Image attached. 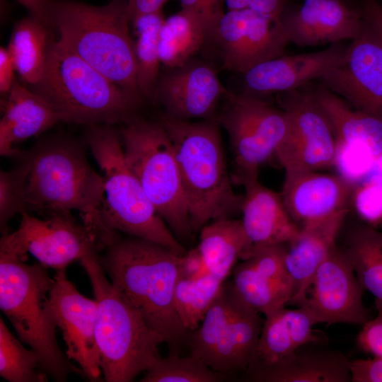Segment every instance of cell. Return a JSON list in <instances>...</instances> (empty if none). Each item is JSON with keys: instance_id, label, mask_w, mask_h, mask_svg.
Returning <instances> with one entry per match:
<instances>
[{"instance_id": "8d00e7d4", "label": "cell", "mask_w": 382, "mask_h": 382, "mask_svg": "<svg viewBox=\"0 0 382 382\" xmlns=\"http://www.w3.org/2000/svg\"><path fill=\"white\" fill-rule=\"evenodd\" d=\"M217 372L197 357L170 354L161 357L145 372L141 382H217L223 378Z\"/></svg>"}, {"instance_id": "f907efd6", "label": "cell", "mask_w": 382, "mask_h": 382, "mask_svg": "<svg viewBox=\"0 0 382 382\" xmlns=\"http://www.w3.org/2000/svg\"><path fill=\"white\" fill-rule=\"evenodd\" d=\"M228 10H240L248 8L249 0H223Z\"/></svg>"}, {"instance_id": "f546056e", "label": "cell", "mask_w": 382, "mask_h": 382, "mask_svg": "<svg viewBox=\"0 0 382 382\" xmlns=\"http://www.w3.org/2000/svg\"><path fill=\"white\" fill-rule=\"evenodd\" d=\"M207 40L202 19L181 8L165 18L160 29L158 53L161 64L166 69L183 65L194 57Z\"/></svg>"}, {"instance_id": "60d3db41", "label": "cell", "mask_w": 382, "mask_h": 382, "mask_svg": "<svg viewBox=\"0 0 382 382\" xmlns=\"http://www.w3.org/2000/svg\"><path fill=\"white\" fill-rule=\"evenodd\" d=\"M376 309L377 316L363 325L357 345L361 350L382 358V308Z\"/></svg>"}, {"instance_id": "7bdbcfd3", "label": "cell", "mask_w": 382, "mask_h": 382, "mask_svg": "<svg viewBox=\"0 0 382 382\" xmlns=\"http://www.w3.org/2000/svg\"><path fill=\"white\" fill-rule=\"evenodd\" d=\"M349 371L352 382H382V358L349 361Z\"/></svg>"}, {"instance_id": "1f68e13d", "label": "cell", "mask_w": 382, "mask_h": 382, "mask_svg": "<svg viewBox=\"0 0 382 382\" xmlns=\"http://www.w3.org/2000/svg\"><path fill=\"white\" fill-rule=\"evenodd\" d=\"M232 272L231 282L238 297L265 317L285 307L292 298L291 285L261 274L248 260L236 265Z\"/></svg>"}, {"instance_id": "c3c4849f", "label": "cell", "mask_w": 382, "mask_h": 382, "mask_svg": "<svg viewBox=\"0 0 382 382\" xmlns=\"http://www.w3.org/2000/svg\"><path fill=\"white\" fill-rule=\"evenodd\" d=\"M131 21L140 15L162 10L168 0H127Z\"/></svg>"}, {"instance_id": "e575fe53", "label": "cell", "mask_w": 382, "mask_h": 382, "mask_svg": "<svg viewBox=\"0 0 382 382\" xmlns=\"http://www.w3.org/2000/svg\"><path fill=\"white\" fill-rule=\"evenodd\" d=\"M224 282L209 274L197 279L180 278L175 290V308L183 325L189 332L199 328L220 294Z\"/></svg>"}, {"instance_id": "3957f363", "label": "cell", "mask_w": 382, "mask_h": 382, "mask_svg": "<svg viewBox=\"0 0 382 382\" xmlns=\"http://www.w3.org/2000/svg\"><path fill=\"white\" fill-rule=\"evenodd\" d=\"M18 156L28 168L27 211L43 216L78 211L98 238L104 180L90 165L82 145L70 137L54 136Z\"/></svg>"}, {"instance_id": "44dd1931", "label": "cell", "mask_w": 382, "mask_h": 382, "mask_svg": "<svg viewBox=\"0 0 382 382\" xmlns=\"http://www.w3.org/2000/svg\"><path fill=\"white\" fill-rule=\"evenodd\" d=\"M244 187L240 211L247 246L242 260L265 247L287 244L300 227L288 213L280 194L265 187L258 178L241 183Z\"/></svg>"}, {"instance_id": "7402d4cb", "label": "cell", "mask_w": 382, "mask_h": 382, "mask_svg": "<svg viewBox=\"0 0 382 382\" xmlns=\"http://www.w3.org/2000/svg\"><path fill=\"white\" fill-rule=\"evenodd\" d=\"M347 212L343 210L301 227L296 237L286 244L285 266L293 286L289 303L299 306L305 301L316 272L336 247Z\"/></svg>"}, {"instance_id": "83f0119b", "label": "cell", "mask_w": 382, "mask_h": 382, "mask_svg": "<svg viewBox=\"0 0 382 382\" xmlns=\"http://www.w3.org/2000/svg\"><path fill=\"white\" fill-rule=\"evenodd\" d=\"M247 240L241 220L232 218L209 222L199 231L197 246L209 274L225 282L243 258Z\"/></svg>"}, {"instance_id": "f1b7e54d", "label": "cell", "mask_w": 382, "mask_h": 382, "mask_svg": "<svg viewBox=\"0 0 382 382\" xmlns=\"http://www.w3.org/2000/svg\"><path fill=\"white\" fill-rule=\"evenodd\" d=\"M45 24L28 16L14 25L7 50L16 71L26 83L33 86L42 76L52 40Z\"/></svg>"}, {"instance_id": "4dcf8cb0", "label": "cell", "mask_w": 382, "mask_h": 382, "mask_svg": "<svg viewBox=\"0 0 382 382\" xmlns=\"http://www.w3.org/2000/svg\"><path fill=\"white\" fill-rule=\"evenodd\" d=\"M363 289L382 308V233L371 226L354 228L344 250Z\"/></svg>"}, {"instance_id": "b9f144b4", "label": "cell", "mask_w": 382, "mask_h": 382, "mask_svg": "<svg viewBox=\"0 0 382 382\" xmlns=\"http://www.w3.org/2000/svg\"><path fill=\"white\" fill-rule=\"evenodd\" d=\"M181 8L190 11L204 21L209 40L218 19L223 14V0H179Z\"/></svg>"}, {"instance_id": "4316f807", "label": "cell", "mask_w": 382, "mask_h": 382, "mask_svg": "<svg viewBox=\"0 0 382 382\" xmlns=\"http://www.w3.org/2000/svg\"><path fill=\"white\" fill-rule=\"evenodd\" d=\"M241 299L209 366L225 373L245 371L254 359L264 320Z\"/></svg>"}, {"instance_id": "f6af8a7d", "label": "cell", "mask_w": 382, "mask_h": 382, "mask_svg": "<svg viewBox=\"0 0 382 382\" xmlns=\"http://www.w3.org/2000/svg\"><path fill=\"white\" fill-rule=\"evenodd\" d=\"M29 12V15L51 29H55L52 0H16Z\"/></svg>"}, {"instance_id": "d4e9b609", "label": "cell", "mask_w": 382, "mask_h": 382, "mask_svg": "<svg viewBox=\"0 0 382 382\" xmlns=\"http://www.w3.org/2000/svg\"><path fill=\"white\" fill-rule=\"evenodd\" d=\"M248 378L260 382L351 381L349 361L333 351H301L271 366L246 371Z\"/></svg>"}, {"instance_id": "52a82bcc", "label": "cell", "mask_w": 382, "mask_h": 382, "mask_svg": "<svg viewBox=\"0 0 382 382\" xmlns=\"http://www.w3.org/2000/svg\"><path fill=\"white\" fill-rule=\"evenodd\" d=\"M97 303L96 339L106 382H130L159 359L163 339L109 282L99 251L80 259Z\"/></svg>"}, {"instance_id": "2e32d148", "label": "cell", "mask_w": 382, "mask_h": 382, "mask_svg": "<svg viewBox=\"0 0 382 382\" xmlns=\"http://www.w3.org/2000/svg\"><path fill=\"white\" fill-rule=\"evenodd\" d=\"M362 291L345 251L336 246L316 272L301 306L308 308L318 323L363 325L371 318Z\"/></svg>"}, {"instance_id": "d6a6232c", "label": "cell", "mask_w": 382, "mask_h": 382, "mask_svg": "<svg viewBox=\"0 0 382 382\" xmlns=\"http://www.w3.org/2000/svg\"><path fill=\"white\" fill-rule=\"evenodd\" d=\"M164 20L161 10L140 15L132 21L137 33L134 42L137 85L142 99L154 100L161 74L158 38Z\"/></svg>"}, {"instance_id": "8992f818", "label": "cell", "mask_w": 382, "mask_h": 382, "mask_svg": "<svg viewBox=\"0 0 382 382\" xmlns=\"http://www.w3.org/2000/svg\"><path fill=\"white\" fill-rule=\"evenodd\" d=\"M32 86L60 121L87 126L127 124L141 103L59 40L51 42L44 74Z\"/></svg>"}, {"instance_id": "836d02e7", "label": "cell", "mask_w": 382, "mask_h": 382, "mask_svg": "<svg viewBox=\"0 0 382 382\" xmlns=\"http://www.w3.org/2000/svg\"><path fill=\"white\" fill-rule=\"evenodd\" d=\"M241 299L232 282H224L221 291L207 312L198 328L189 332L190 354L207 366L216 347L231 323Z\"/></svg>"}, {"instance_id": "ac0fdd59", "label": "cell", "mask_w": 382, "mask_h": 382, "mask_svg": "<svg viewBox=\"0 0 382 382\" xmlns=\"http://www.w3.org/2000/svg\"><path fill=\"white\" fill-rule=\"evenodd\" d=\"M279 22L289 43L299 47L352 40L364 26L361 11L342 0H304L298 8L284 10Z\"/></svg>"}, {"instance_id": "6da1fadb", "label": "cell", "mask_w": 382, "mask_h": 382, "mask_svg": "<svg viewBox=\"0 0 382 382\" xmlns=\"http://www.w3.org/2000/svg\"><path fill=\"white\" fill-rule=\"evenodd\" d=\"M103 250L100 260L111 283L168 345L169 353L180 354L190 332L183 325L174 303L183 255L132 236H117Z\"/></svg>"}, {"instance_id": "603a6c76", "label": "cell", "mask_w": 382, "mask_h": 382, "mask_svg": "<svg viewBox=\"0 0 382 382\" xmlns=\"http://www.w3.org/2000/svg\"><path fill=\"white\" fill-rule=\"evenodd\" d=\"M318 323L306 306L285 307L265 316L253 360L245 371L277 364L299 348L317 344L320 337L313 330Z\"/></svg>"}, {"instance_id": "816d5d0a", "label": "cell", "mask_w": 382, "mask_h": 382, "mask_svg": "<svg viewBox=\"0 0 382 382\" xmlns=\"http://www.w3.org/2000/svg\"><path fill=\"white\" fill-rule=\"evenodd\" d=\"M371 174L376 175L382 179V154L378 157Z\"/></svg>"}, {"instance_id": "d590c367", "label": "cell", "mask_w": 382, "mask_h": 382, "mask_svg": "<svg viewBox=\"0 0 382 382\" xmlns=\"http://www.w3.org/2000/svg\"><path fill=\"white\" fill-rule=\"evenodd\" d=\"M37 354L26 349L0 318V376L9 382H45Z\"/></svg>"}, {"instance_id": "bcb514c9", "label": "cell", "mask_w": 382, "mask_h": 382, "mask_svg": "<svg viewBox=\"0 0 382 382\" xmlns=\"http://www.w3.org/2000/svg\"><path fill=\"white\" fill-rule=\"evenodd\" d=\"M16 71L12 58L7 48H0V91L3 95H8L15 81Z\"/></svg>"}, {"instance_id": "d6986e66", "label": "cell", "mask_w": 382, "mask_h": 382, "mask_svg": "<svg viewBox=\"0 0 382 382\" xmlns=\"http://www.w3.org/2000/svg\"><path fill=\"white\" fill-rule=\"evenodd\" d=\"M347 46L341 42L313 52L271 59L243 74L245 93L258 96L285 93L320 79L345 60Z\"/></svg>"}, {"instance_id": "7a4b0ae2", "label": "cell", "mask_w": 382, "mask_h": 382, "mask_svg": "<svg viewBox=\"0 0 382 382\" xmlns=\"http://www.w3.org/2000/svg\"><path fill=\"white\" fill-rule=\"evenodd\" d=\"M171 140L193 233L211 221L232 218L242 197L234 192L216 119L183 120L162 113Z\"/></svg>"}, {"instance_id": "ffe728a7", "label": "cell", "mask_w": 382, "mask_h": 382, "mask_svg": "<svg viewBox=\"0 0 382 382\" xmlns=\"http://www.w3.org/2000/svg\"><path fill=\"white\" fill-rule=\"evenodd\" d=\"M354 187L339 175L285 170L280 195L288 213L301 228L347 209Z\"/></svg>"}, {"instance_id": "ee69618b", "label": "cell", "mask_w": 382, "mask_h": 382, "mask_svg": "<svg viewBox=\"0 0 382 382\" xmlns=\"http://www.w3.org/2000/svg\"><path fill=\"white\" fill-rule=\"evenodd\" d=\"M180 278L197 279L209 274L202 254L196 247L181 256Z\"/></svg>"}, {"instance_id": "5b68a950", "label": "cell", "mask_w": 382, "mask_h": 382, "mask_svg": "<svg viewBox=\"0 0 382 382\" xmlns=\"http://www.w3.org/2000/svg\"><path fill=\"white\" fill-rule=\"evenodd\" d=\"M54 27L60 41L134 98L137 85L134 43L127 0L93 6L74 0H52Z\"/></svg>"}, {"instance_id": "8fae6325", "label": "cell", "mask_w": 382, "mask_h": 382, "mask_svg": "<svg viewBox=\"0 0 382 382\" xmlns=\"http://www.w3.org/2000/svg\"><path fill=\"white\" fill-rule=\"evenodd\" d=\"M18 228L3 234L0 254L25 260L30 253L45 267L66 270L86 254L103 250L93 231L80 224L71 212H58L40 219L27 210L21 212Z\"/></svg>"}, {"instance_id": "9a60e30c", "label": "cell", "mask_w": 382, "mask_h": 382, "mask_svg": "<svg viewBox=\"0 0 382 382\" xmlns=\"http://www.w3.org/2000/svg\"><path fill=\"white\" fill-rule=\"evenodd\" d=\"M49 302L56 325L62 332L66 357L78 364L84 377L91 381H101L103 373L96 339V300L82 295L68 280L64 269L56 270Z\"/></svg>"}, {"instance_id": "30bf717a", "label": "cell", "mask_w": 382, "mask_h": 382, "mask_svg": "<svg viewBox=\"0 0 382 382\" xmlns=\"http://www.w3.org/2000/svg\"><path fill=\"white\" fill-rule=\"evenodd\" d=\"M216 120L228 133L236 174L233 181L258 178L260 168L275 153L289 127L286 112L248 93L232 94Z\"/></svg>"}, {"instance_id": "ba28073f", "label": "cell", "mask_w": 382, "mask_h": 382, "mask_svg": "<svg viewBox=\"0 0 382 382\" xmlns=\"http://www.w3.org/2000/svg\"><path fill=\"white\" fill-rule=\"evenodd\" d=\"M53 283L47 267L28 265L0 254V308L14 328L19 340L38 355L41 369L57 381L70 374L83 376L82 370L61 350L49 294Z\"/></svg>"}, {"instance_id": "5bb4252c", "label": "cell", "mask_w": 382, "mask_h": 382, "mask_svg": "<svg viewBox=\"0 0 382 382\" xmlns=\"http://www.w3.org/2000/svg\"><path fill=\"white\" fill-rule=\"evenodd\" d=\"M363 19L362 30L347 46L344 62L319 80L355 108L382 119V38Z\"/></svg>"}, {"instance_id": "681fc988", "label": "cell", "mask_w": 382, "mask_h": 382, "mask_svg": "<svg viewBox=\"0 0 382 382\" xmlns=\"http://www.w3.org/2000/svg\"><path fill=\"white\" fill-rule=\"evenodd\" d=\"M363 16L376 29L382 38V7L376 0H366L361 10Z\"/></svg>"}, {"instance_id": "cb8c5ba5", "label": "cell", "mask_w": 382, "mask_h": 382, "mask_svg": "<svg viewBox=\"0 0 382 382\" xmlns=\"http://www.w3.org/2000/svg\"><path fill=\"white\" fill-rule=\"evenodd\" d=\"M0 154L18 156L16 144L45 132L60 121L53 108L40 95L15 80L1 102Z\"/></svg>"}, {"instance_id": "ab89813d", "label": "cell", "mask_w": 382, "mask_h": 382, "mask_svg": "<svg viewBox=\"0 0 382 382\" xmlns=\"http://www.w3.org/2000/svg\"><path fill=\"white\" fill-rule=\"evenodd\" d=\"M352 199L358 216L370 225L382 222V179L371 174L357 185L352 191Z\"/></svg>"}, {"instance_id": "7dc6e473", "label": "cell", "mask_w": 382, "mask_h": 382, "mask_svg": "<svg viewBox=\"0 0 382 382\" xmlns=\"http://www.w3.org/2000/svg\"><path fill=\"white\" fill-rule=\"evenodd\" d=\"M286 1V0H249L248 8L274 21H279L285 9Z\"/></svg>"}, {"instance_id": "4fadbf2b", "label": "cell", "mask_w": 382, "mask_h": 382, "mask_svg": "<svg viewBox=\"0 0 382 382\" xmlns=\"http://www.w3.org/2000/svg\"><path fill=\"white\" fill-rule=\"evenodd\" d=\"M209 39L216 42L224 66L242 74L283 55L289 44L279 21L250 8L224 12Z\"/></svg>"}, {"instance_id": "484cf974", "label": "cell", "mask_w": 382, "mask_h": 382, "mask_svg": "<svg viewBox=\"0 0 382 382\" xmlns=\"http://www.w3.org/2000/svg\"><path fill=\"white\" fill-rule=\"evenodd\" d=\"M308 91L330 124L335 143L365 146L377 157L382 154L381 118L353 108L323 85Z\"/></svg>"}, {"instance_id": "e0dca14e", "label": "cell", "mask_w": 382, "mask_h": 382, "mask_svg": "<svg viewBox=\"0 0 382 382\" xmlns=\"http://www.w3.org/2000/svg\"><path fill=\"white\" fill-rule=\"evenodd\" d=\"M230 93L208 64L192 58L160 74L153 101L165 115L183 120L215 119L220 100Z\"/></svg>"}, {"instance_id": "277c9868", "label": "cell", "mask_w": 382, "mask_h": 382, "mask_svg": "<svg viewBox=\"0 0 382 382\" xmlns=\"http://www.w3.org/2000/svg\"><path fill=\"white\" fill-rule=\"evenodd\" d=\"M85 137L104 180L98 233L103 248L122 231L184 255L185 249L158 214L129 168L120 133L112 125H95L87 127Z\"/></svg>"}, {"instance_id": "f35d334b", "label": "cell", "mask_w": 382, "mask_h": 382, "mask_svg": "<svg viewBox=\"0 0 382 382\" xmlns=\"http://www.w3.org/2000/svg\"><path fill=\"white\" fill-rule=\"evenodd\" d=\"M378 157L368 147L336 143L334 166L342 178L355 187L373 172Z\"/></svg>"}, {"instance_id": "7c38bea8", "label": "cell", "mask_w": 382, "mask_h": 382, "mask_svg": "<svg viewBox=\"0 0 382 382\" xmlns=\"http://www.w3.org/2000/svg\"><path fill=\"white\" fill-rule=\"evenodd\" d=\"M289 122L287 134L275 156L284 170H318L334 166L336 143L326 117L308 91L282 93Z\"/></svg>"}, {"instance_id": "74e56055", "label": "cell", "mask_w": 382, "mask_h": 382, "mask_svg": "<svg viewBox=\"0 0 382 382\" xmlns=\"http://www.w3.org/2000/svg\"><path fill=\"white\" fill-rule=\"evenodd\" d=\"M18 167L0 171V230L8 233V224L16 214L27 210L28 166L21 162Z\"/></svg>"}, {"instance_id": "9c48e42d", "label": "cell", "mask_w": 382, "mask_h": 382, "mask_svg": "<svg viewBox=\"0 0 382 382\" xmlns=\"http://www.w3.org/2000/svg\"><path fill=\"white\" fill-rule=\"evenodd\" d=\"M125 161L158 214L173 233H193L174 149L158 122L135 118L120 132Z\"/></svg>"}]
</instances>
